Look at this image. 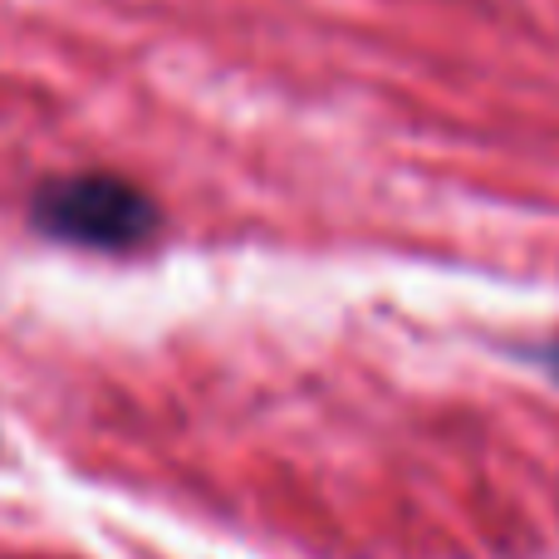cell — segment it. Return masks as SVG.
Masks as SVG:
<instances>
[{
    "mask_svg": "<svg viewBox=\"0 0 559 559\" xmlns=\"http://www.w3.org/2000/svg\"><path fill=\"white\" fill-rule=\"evenodd\" d=\"M29 226L49 241L84 251H138L157 236V202L118 173L49 177L29 197Z\"/></svg>",
    "mask_w": 559,
    "mask_h": 559,
    "instance_id": "obj_1",
    "label": "cell"
},
{
    "mask_svg": "<svg viewBox=\"0 0 559 559\" xmlns=\"http://www.w3.org/2000/svg\"><path fill=\"white\" fill-rule=\"evenodd\" d=\"M535 358H540L545 368H550V373L559 378V344H550V348H535Z\"/></svg>",
    "mask_w": 559,
    "mask_h": 559,
    "instance_id": "obj_2",
    "label": "cell"
}]
</instances>
